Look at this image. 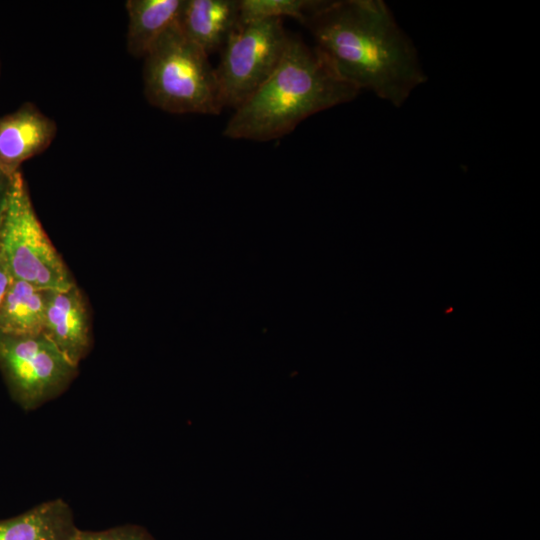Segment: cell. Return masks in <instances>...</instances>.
<instances>
[{
	"label": "cell",
	"mask_w": 540,
	"mask_h": 540,
	"mask_svg": "<svg viewBox=\"0 0 540 540\" xmlns=\"http://www.w3.org/2000/svg\"><path fill=\"white\" fill-rule=\"evenodd\" d=\"M303 25L340 78L397 108L427 80L414 43L382 0H320Z\"/></svg>",
	"instance_id": "6da1fadb"
},
{
	"label": "cell",
	"mask_w": 540,
	"mask_h": 540,
	"mask_svg": "<svg viewBox=\"0 0 540 540\" xmlns=\"http://www.w3.org/2000/svg\"><path fill=\"white\" fill-rule=\"evenodd\" d=\"M359 90L333 70L315 46L289 35L284 54L264 83L227 121L230 139L271 141L306 118L354 100Z\"/></svg>",
	"instance_id": "7a4b0ae2"
},
{
	"label": "cell",
	"mask_w": 540,
	"mask_h": 540,
	"mask_svg": "<svg viewBox=\"0 0 540 540\" xmlns=\"http://www.w3.org/2000/svg\"><path fill=\"white\" fill-rule=\"evenodd\" d=\"M208 57L175 22L144 56L147 101L172 114L218 115L223 108Z\"/></svg>",
	"instance_id": "3957f363"
},
{
	"label": "cell",
	"mask_w": 540,
	"mask_h": 540,
	"mask_svg": "<svg viewBox=\"0 0 540 540\" xmlns=\"http://www.w3.org/2000/svg\"><path fill=\"white\" fill-rule=\"evenodd\" d=\"M0 253L14 279L52 291L76 284L36 215L21 170L11 177L0 226Z\"/></svg>",
	"instance_id": "277c9868"
},
{
	"label": "cell",
	"mask_w": 540,
	"mask_h": 540,
	"mask_svg": "<svg viewBox=\"0 0 540 540\" xmlns=\"http://www.w3.org/2000/svg\"><path fill=\"white\" fill-rule=\"evenodd\" d=\"M288 39L282 19L239 22L215 68L223 109H236L264 83L280 62Z\"/></svg>",
	"instance_id": "5b68a950"
},
{
	"label": "cell",
	"mask_w": 540,
	"mask_h": 540,
	"mask_svg": "<svg viewBox=\"0 0 540 540\" xmlns=\"http://www.w3.org/2000/svg\"><path fill=\"white\" fill-rule=\"evenodd\" d=\"M0 368L14 397L33 409L59 395L77 373L44 333L14 336L0 332Z\"/></svg>",
	"instance_id": "8992f818"
},
{
	"label": "cell",
	"mask_w": 540,
	"mask_h": 540,
	"mask_svg": "<svg viewBox=\"0 0 540 540\" xmlns=\"http://www.w3.org/2000/svg\"><path fill=\"white\" fill-rule=\"evenodd\" d=\"M56 134V122L31 102L0 116V169L12 177L25 161L43 153Z\"/></svg>",
	"instance_id": "52a82bcc"
},
{
	"label": "cell",
	"mask_w": 540,
	"mask_h": 540,
	"mask_svg": "<svg viewBox=\"0 0 540 540\" xmlns=\"http://www.w3.org/2000/svg\"><path fill=\"white\" fill-rule=\"evenodd\" d=\"M90 314L87 302L77 287L47 291L43 333L75 366L91 345Z\"/></svg>",
	"instance_id": "ba28073f"
},
{
	"label": "cell",
	"mask_w": 540,
	"mask_h": 540,
	"mask_svg": "<svg viewBox=\"0 0 540 540\" xmlns=\"http://www.w3.org/2000/svg\"><path fill=\"white\" fill-rule=\"evenodd\" d=\"M176 24L209 56L221 51L239 24V0H183Z\"/></svg>",
	"instance_id": "9c48e42d"
},
{
	"label": "cell",
	"mask_w": 540,
	"mask_h": 540,
	"mask_svg": "<svg viewBox=\"0 0 540 540\" xmlns=\"http://www.w3.org/2000/svg\"><path fill=\"white\" fill-rule=\"evenodd\" d=\"M183 0H128L127 51L134 57L147 54L178 17Z\"/></svg>",
	"instance_id": "30bf717a"
},
{
	"label": "cell",
	"mask_w": 540,
	"mask_h": 540,
	"mask_svg": "<svg viewBox=\"0 0 540 540\" xmlns=\"http://www.w3.org/2000/svg\"><path fill=\"white\" fill-rule=\"evenodd\" d=\"M47 291L13 279L0 304V332L14 336L43 333Z\"/></svg>",
	"instance_id": "8fae6325"
},
{
	"label": "cell",
	"mask_w": 540,
	"mask_h": 540,
	"mask_svg": "<svg viewBox=\"0 0 540 540\" xmlns=\"http://www.w3.org/2000/svg\"><path fill=\"white\" fill-rule=\"evenodd\" d=\"M68 508L60 500L43 503L34 509L0 521V540H66L70 528Z\"/></svg>",
	"instance_id": "7c38bea8"
},
{
	"label": "cell",
	"mask_w": 540,
	"mask_h": 540,
	"mask_svg": "<svg viewBox=\"0 0 540 540\" xmlns=\"http://www.w3.org/2000/svg\"><path fill=\"white\" fill-rule=\"evenodd\" d=\"M320 0H239V22L294 18L302 25Z\"/></svg>",
	"instance_id": "4fadbf2b"
},
{
	"label": "cell",
	"mask_w": 540,
	"mask_h": 540,
	"mask_svg": "<svg viewBox=\"0 0 540 540\" xmlns=\"http://www.w3.org/2000/svg\"><path fill=\"white\" fill-rule=\"evenodd\" d=\"M66 540H153V538L140 527L127 526L101 532L74 529Z\"/></svg>",
	"instance_id": "5bb4252c"
},
{
	"label": "cell",
	"mask_w": 540,
	"mask_h": 540,
	"mask_svg": "<svg viewBox=\"0 0 540 540\" xmlns=\"http://www.w3.org/2000/svg\"><path fill=\"white\" fill-rule=\"evenodd\" d=\"M11 185V177L7 176L0 169V226L7 206L9 190Z\"/></svg>",
	"instance_id": "9a60e30c"
},
{
	"label": "cell",
	"mask_w": 540,
	"mask_h": 540,
	"mask_svg": "<svg viewBox=\"0 0 540 540\" xmlns=\"http://www.w3.org/2000/svg\"><path fill=\"white\" fill-rule=\"evenodd\" d=\"M13 276L6 264L5 259L3 258L2 254L0 253V304L10 286V284L13 281Z\"/></svg>",
	"instance_id": "2e32d148"
}]
</instances>
